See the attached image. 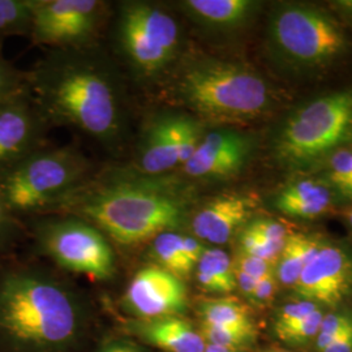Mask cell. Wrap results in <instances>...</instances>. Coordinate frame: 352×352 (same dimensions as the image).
<instances>
[{"mask_svg":"<svg viewBox=\"0 0 352 352\" xmlns=\"http://www.w3.org/2000/svg\"><path fill=\"white\" fill-rule=\"evenodd\" d=\"M28 80L38 106L52 119L102 141H111L120 133L123 107L119 87L100 62L80 55H59L41 64Z\"/></svg>","mask_w":352,"mask_h":352,"instance_id":"obj_1","label":"cell"},{"mask_svg":"<svg viewBox=\"0 0 352 352\" xmlns=\"http://www.w3.org/2000/svg\"><path fill=\"white\" fill-rule=\"evenodd\" d=\"M80 212L119 244L132 245L176 231L188 201L164 179L139 177L103 186L80 200Z\"/></svg>","mask_w":352,"mask_h":352,"instance_id":"obj_2","label":"cell"},{"mask_svg":"<svg viewBox=\"0 0 352 352\" xmlns=\"http://www.w3.org/2000/svg\"><path fill=\"white\" fill-rule=\"evenodd\" d=\"M78 316L65 289L36 273L14 272L0 280V333L14 346L47 352L75 338Z\"/></svg>","mask_w":352,"mask_h":352,"instance_id":"obj_3","label":"cell"},{"mask_svg":"<svg viewBox=\"0 0 352 352\" xmlns=\"http://www.w3.org/2000/svg\"><path fill=\"white\" fill-rule=\"evenodd\" d=\"M179 100L213 120L240 122L260 116L270 106L267 84L240 64L197 59L184 65L176 80Z\"/></svg>","mask_w":352,"mask_h":352,"instance_id":"obj_4","label":"cell"},{"mask_svg":"<svg viewBox=\"0 0 352 352\" xmlns=\"http://www.w3.org/2000/svg\"><path fill=\"white\" fill-rule=\"evenodd\" d=\"M352 140V90L327 94L292 113L282 126L276 151L289 166L309 164Z\"/></svg>","mask_w":352,"mask_h":352,"instance_id":"obj_5","label":"cell"},{"mask_svg":"<svg viewBox=\"0 0 352 352\" xmlns=\"http://www.w3.org/2000/svg\"><path fill=\"white\" fill-rule=\"evenodd\" d=\"M84 170V161L68 149L30 153L0 173V197L12 214L33 212L68 192Z\"/></svg>","mask_w":352,"mask_h":352,"instance_id":"obj_6","label":"cell"},{"mask_svg":"<svg viewBox=\"0 0 352 352\" xmlns=\"http://www.w3.org/2000/svg\"><path fill=\"white\" fill-rule=\"evenodd\" d=\"M118 39L128 62L140 76L160 75L175 58L179 26L175 19L151 3L131 1L122 7Z\"/></svg>","mask_w":352,"mask_h":352,"instance_id":"obj_7","label":"cell"},{"mask_svg":"<svg viewBox=\"0 0 352 352\" xmlns=\"http://www.w3.org/2000/svg\"><path fill=\"white\" fill-rule=\"evenodd\" d=\"M272 37L286 58L300 65L330 63L346 49L340 25L327 13L302 6H289L276 13Z\"/></svg>","mask_w":352,"mask_h":352,"instance_id":"obj_8","label":"cell"},{"mask_svg":"<svg viewBox=\"0 0 352 352\" xmlns=\"http://www.w3.org/2000/svg\"><path fill=\"white\" fill-rule=\"evenodd\" d=\"M43 251L64 269L100 280L113 278L115 254L97 227L80 219L47 221L38 226Z\"/></svg>","mask_w":352,"mask_h":352,"instance_id":"obj_9","label":"cell"},{"mask_svg":"<svg viewBox=\"0 0 352 352\" xmlns=\"http://www.w3.org/2000/svg\"><path fill=\"white\" fill-rule=\"evenodd\" d=\"M102 8L96 0H37L29 36L39 45H81L96 33Z\"/></svg>","mask_w":352,"mask_h":352,"instance_id":"obj_10","label":"cell"},{"mask_svg":"<svg viewBox=\"0 0 352 352\" xmlns=\"http://www.w3.org/2000/svg\"><path fill=\"white\" fill-rule=\"evenodd\" d=\"M123 305L139 320L182 316L188 307V292L183 279L160 266H148L132 278Z\"/></svg>","mask_w":352,"mask_h":352,"instance_id":"obj_11","label":"cell"},{"mask_svg":"<svg viewBox=\"0 0 352 352\" xmlns=\"http://www.w3.org/2000/svg\"><path fill=\"white\" fill-rule=\"evenodd\" d=\"M352 289V257L343 248L322 244L294 285L302 300L338 305Z\"/></svg>","mask_w":352,"mask_h":352,"instance_id":"obj_12","label":"cell"},{"mask_svg":"<svg viewBox=\"0 0 352 352\" xmlns=\"http://www.w3.org/2000/svg\"><path fill=\"white\" fill-rule=\"evenodd\" d=\"M251 139L243 133L221 129L202 138L184 164L187 175L199 179H222L238 174L251 154Z\"/></svg>","mask_w":352,"mask_h":352,"instance_id":"obj_13","label":"cell"},{"mask_svg":"<svg viewBox=\"0 0 352 352\" xmlns=\"http://www.w3.org/2000/svg\"><path fill=\"white\" fill-rule=\"evenodd\" d=\"M254 201L241 195H225L205 204L192 219L197 239L225 244L250 219Z\"/></svg>","mask_w":352,"mask_h":352,"instance_id":"obj_14","label":"cell"},{"mask_svg":"<svg viewBox=\"0 0 352 352\" xmlns=\"http://www.w3.org/2000/svg\"><path fill=\"white\" fill-rule=\"evenodd\" d=\"M37 138V118L24 93L0 104V171L25 158Z\"/></svg>","mask_w":352,"mask_h":352,"instance_id":"obj_15","label":"cell"},{"mask_svg":"<svg viewBox=\"0 0 352 352\" xmlns=\"http://www.w3.org/2000/svg\"><path fill=\"white\" fill-rule=\"evenodd\" d=\"M128 329L140 340L166 352H205L206 349L200 331L180 316L138 320Z\"/></svg>","mask_w":352,"mask_h":352,"instance_id":"obj_16","label":"cell"},{"mask_svg":"<svg viewBox=\"0 0 352 352\" xmlns=\"http://www.w3.org/2000/svg\"><path fill=\"white\" fill-rule=\"evenodd\" d=\"M138 162L142 174L151 177L164 175L179 164L171 115L155 118L145 129Z\"/></svg>","mask_w":352,"mask_h":352,"instance_id":"obj_17","label":"cell"},{"mask_svg":"<svg viewBox=\"0 0 352 352\" xmlns=\"http://www.w3.org/2000/svg\"><path fill=\"white\" fill-rule=\"evenodd\" d=\"M182 7L202 25L213 29H235L245 24L257 3L251 0H187Z\"/></svg>","mask_w":352,"mask_h":352,"instance_id":"obj_18","label":"cell"},{"mask_svg":"<svg viewBox=\"0 0 352 352\" xmlns=\"http://www.w3.org/2000/svg\"><path fill=\"white\" fill-rule=\"evenodd\" d=\"M330 202V190L322 183L304 179L283 189L278 195L276 206L291 217L315 218L327 212Z\"/></svg>","mask_w":352,"mask_h":352,"instance_id":"obj_19","label":"cell"},{"mask_svg":"<svg viewBox=\"0 0 352 352\" xmlns=\"http://www.w3.org/2000/svg\"><path fill=\"white\" fill-rule=\"evenodd\" d=\"M322 247V243L302 234L289 235L276 265V277L285 286H292L302 276L305 266Z\"/></svg>","mask_w":352,"mask_h":352,"instance_id":"obj_20","label":"cell"},{"mask_svg":"<svg viewBox=\"0 0 352 352\" xmlns=\"http://www.w3.org/2000/svg\"><path fill=\"white\" fill-rule=\"evenodd\" d=\"M196 277L202 289L212 294H228L236 289L234 261L219 248H206L196 265Z\"/></svg>","mask_w":352,"mask_h":352,"instance_id":"obj_21","label":"cell"},{"mask_svg":"<svg viewBox=\"0 0 352 352\" xmlns=\"http://www.w3.org/2000/svg\"><path fill=\"white\" fill-rule=\"evenodd\" d=\"M151 256L157 261V266L180 279L188 277L195 269L186 256L183 235L176 231H168L155 236L151 245Z\"/></svg>","mask_w":352,"mask_h":352,"instance_id":"obj_22","label":"cell"},{"mask_svg":"<svg viewBox=\"0 0 352 352\" xmlns=\"http://www.w3.org/2000/svg\"><path fill=\"white\" fill-rule=\"evenodd\" d=\"M199 312L201 322L219 327L254 329L250 311L236 299L221 298L205 300L200 304Z\"/></svg>","mask_w":352,"mask_h":352,"instance_id":"obj_23","label":"cell"},{"mask_svg":"<svg viewBox=\"0 0 352 352\" xmlns=\"http://www.w3.org/2000/svg\"><path fill=\"white\" fill-rule=\"evenodd\" d=\"M34 0H0V38L30 34Z\"/></svg>","mask_w":352,"mask_h":352,"instance_id":"obj_24","label":"cell"},{"mask_svg":"<svg viewBox=\"0 0 352 352\" xmlns=\"http://www.w3.org/2000/svg\"><path fill=\"white\" fill-rule=\"evenodd\" d=\"M200 334L206 344H213L219 347H226L231 350H239L251 344L254 340V329L244 327H219L201 322Z\"/></svg>","mask_w":352,"mask_h":352,"instance_id":"obj_25","label":"cell"},{"mask_svg":"<svg viewBox=\"0 0 352 352\" xmlns=\"http://www.w3.org/2000/svg\"><path fill=\"white\" fill-rule=\"evenodd\" d=\"M171 122L179 164L184 166L195 154V151H197L201 142L200 126L197 122L184 115H171Z\"/></svg>","mask_w":352,"mask_h":352,"instance_id":"obj_26","label":"cell"},{"mask_svg":"<svg viewBox=\"0 0 352 352\" xmlns=\"http://www.w3.org/2000/svg\"><path fill=\"white\" fill-rule=\"evenodd\" d=\"M329 176L340 195L352 197V153L342 146L329 157Z\"/></svg>","mask_w":352,"mask_h":352,"instance_id":"obj_27","label":"cell"},{"mask_svg":"<svg viewBox=\"0 0 352 352\" xmlns=\"http://www.w3.org/2000/svg\"><path fill=\"white\" fill-rule=\"evenodd\" d=\"M283 245L274 244L269 240L253 232L248 227H245L240 232V252L251 254L253 257L261 258L267 263L277 265L279 254Z\"/></svg>","mask_w":352,"mask_h":352,"instance_id":"obj_28","label":"cell"},{"mask_svg":"<svg viewBox=\"0 0 352 352\" xmlns=\"http://www.w3.org/2000/svg\"><path fill=\"white\" fill-rule=\"evenodd\" d=\"M324 316L325 315L321 311V308H318L314 314H311L308 317L302 320L300 322H298L292 327L282 329V330H277L276 334H277L278 338H280L287 343L299 344L305 340L317 337Z\"/></svg>","mask_w":352,"mask_h":352,"instance_id":"obj_29","label":"cell"},{"mask_svg":"<svg viewBox=\"0 0 352 352\" xmlns=\"http://www.w3.org/2000/svg\"><path fill=\"white\" fill-rule=\"evenodd\" d=\"M351 324L352 316L347 314H331V315L324 316L318 334L316 337L317 351H324L327 346L336 338H338Z\"/></svg>","mask_w":352,"mask_h":352,"instance_id":"obj_30","label":"cell"},{"mask_svg":"<svg viewBox=\"0 0 352 352\" xmlns=\"http://www.w3.org/2000/svg\"><path fill=\"white\" fill-rule=\"evenodd\" d=\"M24 93V78L0 54V104Z\"/></svg>","mask_w":352,"mask_h":352,"instance_id":"obj_31","label":"cell"},{"mask_svg":"<svg viewBox=\"0 0 352 352\" xmlns=\"http://www.w3.org/2000/svg\"><path fill=\"white\" fill-rule=\"evenodd\" d=\"M318 308L320 307L315 302H307V300L286 304L285 307L280 308L277 318H276L274 331L292 327V325L300 322L302 320L308 317L311 314H314Z\"/></svg>","mask_w":352,"mask_h":352,"instance_id":"obj_32","label":"cell"},{"mask_svg":"<svg viewBox=\"0 0 352 352\" xmlns=\"http://www.w3.org/2000/svg\"><path fill=\"white\" fill-rule=\"evenodd\" d=\"M234 267L245 273L247 276L260 280L263 278L276 276V265L267 263L261 258L253 257L244 252H239L236 258L234 260Z\"/></svg>","mask_w":352,"mask_h":352,"instance_id":"obj_33","label":"cell"},{"mask_svg":"<svg viewBox=\"0 0 352 352\" xmlns=\"http://www.w3.org/2000/svg\"><path fill=\"white\" fill-rule=\"evenodd\" d=\"M247 227L253 232L258 234L260 236L274 244L283 245L289 236L285 226L280 225L277 221H272V219H254L250 222Z\"/></svg>","mask_w":352,"mask_h":352,"instance_id":"obj_34","label":"cell"},{"mask_svg":"<svg viewBox=\"0 0 352 352\" xmlns=\"http://www.w3.org/2000/svg\"><path fill=\"white\" fill-rule=\"evenodd\" d=\"M277 278L276 276L263 278L257 282L256 289L253 291L250 300L257 305L269 304L274 299V295L277 292Z\"/></svg>","mask_w":352,"mask_h":352,"instance_id":"obj_35","label":"cell"},{"mask_svg":"<svg viewBox=\"0 0 352 352\" xmlns=\"http://www.w3.org/2000/svg\"><path fill=\"white\" fill-rule=\"evenodd\" d=\"M183 245H184V251L189 263L193 267H196V265L201 258L202 253L206 248L202 245L201 241L197 238H192L187 235H183Z\"/></svg>","mask_w":352,"mask_h":352,"instance_id":"obj_36","label":"cell"},{"mask_svg":"<svg viewBox=\"0 0 352 352\" xmlns=\"http://www.w3.org/2000/svg\"><path fill=\"white\" fill-rule=\"evenodd\" d=\"M322 352H352V324Z\"/></svg>","mask_w":352,"mask_h":352,"instance_id":"obj_37","label":"cell"},{"mask_svg":"<svg viewBox=\"0 0 352 352\" xmlns=\"http://www.w3.org/2000/svg\"><path fill=\"white\" fill-rule=\"evenodd\" d=\"M235 278H236V289H239L240 292L250 300L258 280H256L254 278L250 277L245 273L236 270V269H235Z\"/></svg>","mask_w":352,"mask_h":352,"instance_id":"obj_38","label":"cell"},{"mask_svg":"<svg viewBox=\"0 0 352 352\" xmlns=\"http://www.w3.org/2000/svg\"><path fill=\"white\" fill-rule=\"evenodd\" d=\"M13 223H14L13 214L8 210V208L0 197V240L4 239L10 234V231L12 230Z\"/></svg>","mask_w":352,"mask_h":352,"instance_id":"obj_39","label":"cell"},{"mask_svg":"<svg viewBox=\"0 0 352 352\" xmlns=\"http://www.w3.org/2000/svg\"><path fill=\"white\" fill-rule=\"evenodd\" d=\"M100 352H144L136 344L123 340H110L107 342Z\"/></svg>","mask_w":352,"mask_h":352,"instance_id":"obj_40","label":"cell"},{"mask_svg":"<svg viewBox=\"0 0 352 352\" xmlns=\"http://www.w3.org/2000/svg\"><path fill=\"white\" fill-rule=\"evenodd\" d=\"M205 352H238L236 350H231L226 347H219V346H213V344H206Z\"/></svg>","mask_w":352,"mask_h":352,"instance_id":"obj_41","label":"cell"},{"mask_svg":"<svg viewBox=\"0 0 352 352\" xmlns=\"http://www.w3.org/2000/svg\"><path fill=\"white\" fill-rule=\"evenodd\" d=\"M346 217H347V221H349V223H350V226L352 227V209H350L347 214H346Z\"/></svg>","mask_w":352,"mask_h":352,"instance_id":"obj_42","label":"cell"},{"mask_svg":"<svg viewBox=\"0 0 352 352\" xmlns=\"http://www.w3.org/2000/svg\"><path fill=\"white\" fill-rule=\"evenodd\" d=\"M269 352H280V351H269Z\"/></svg>","mask_w":352,"mask_h":352,"instance_id":"obj_43","label":"cell"},{"mask_svg":"<svg viewBox=\"0 0 352 352\" xmlns=\"http://www.w3.org/2000/svg\"><path fill=\"white\" fill-rule=\"evenodd\" d=\"M351 153H352V148H351Z\"/></svg>","mask_w":352,"mask_h":352,"instance_id":"obj_44","label":"cell"},{"mask_svg":"<svg viewBox=\"0 0 352 352\" xmlns=\"http://www.w3.org/2000/svg\"><path fill=\"white\" fill-rule=\"evenodd\" d=\"M351 209H352V208H351Z\"/></svg>","mask_w":352,"mask_h":352,"instance_id":"obj_45","label":"cell"}]
</instances>
